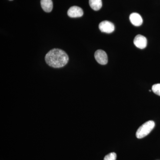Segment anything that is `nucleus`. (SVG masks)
<instances>
[{
	"label": "nucleus",
	"mask_w": 160,
	"mask_h": 160,
	"mask_svg": "<svg viewBox=\"0 0 160 160\" xmlns=\"http://www.w3.org/2000/svg\"><path fill=\"white\" fill-rule=\"evenodd\" d=\"M68 55L62 49H53L46 54L45 60L49 66L59 68L66 66L69 62Z\"/></svg>",
	"instance_id": "1"
},
{
	"label": "nucleus",
	"mask_w": 160,
	"mask_h": 160,
	"mask_svg": "<svg viewBox=\"0 0 160 160\" xmlns=\"http://www.w3.org/2000/svg\"><path fill=\"white\" fill-rule=\"evenodd\" d=\"M155 126V123L153 121H147L140 126L137 131L136 136L138 139L142 138L151 132Z\"/></svg>",
	"instance_id": "2"
},
{
	"label": "nucleus",
	"mask_w": 160,
	"mask_h": 160,
	"mask_svg": "<svg viewBox=\"0 0 160 160\" xmlns=\"http://www.w3.org/2000/svg\"><path fill=\"white\" fill-rule=\"evenodd\" d=\"M94 57L97 62L101 65H106L108 62V57L106 52L102 49H98L95 52Z\"/></svg>",
	"instance_id": "3"
},
{
	"label": "nucleus",
	"mask_w": 160,
	"mask_h": 160,
	"mask_svg": "<svg viewBox=\"0 0 160 160\" xmlns=\"http://www.w3.org/2000/svg\"><path fill=\"white\" fill-rule=\"evenodd\" d=\"M99 28L102 32L110 33L113 32L115 29L114 25L111 22L104 21L100 23Z\"/></svg>",
	"instance_id": "4"
},
{
	"label": "nucleus",
	"mask_w": 160,
	"mask_h": 160,
	"mask_svg": "<svg viewBox=\"0 0 160 160\" xmlns=\"http://www.w3.org/2000/svg\"><path fill=\"white\" fill-rule=\"evenodd\" d=\"M133 43L135 46L140 49H143L147 46V39L142 35H138L135 38Z\"/></svg>",
	"instance_id": "5"
},
{
	"label": "nucleus",
	"mask_w": 160,
	"mask_h": 160,
	"mask_svg": "<svg viewBox=\"0 0 160 160\" xmlns=\"http://www.w3.org/2000/svg\"><path fill=\"white\" fill-rule=\"evenodd\" d=\"M83 11L82 8L77 6L70 7L68 10L67 14L70 18H79L82 16Z\"/></svg>",
	"instance_id": "6"
},
{
	"label": "nucleus",
	"mask_w": 160,
	"mask_h": 160,
	"mask_svg": "<svg viewBox=\"0 0 160 160\" xmlns=\"http://www.w3.org/2000/svg\"><path fill=\"white\" fill-rule=\"evenodd\" d=\"M129 19L132 25L136 26H139L142 24L143 20L142 17L138 13L133 12L129 16Z\"/></svg>",
	"instance_id": "7"
},
{
	"label": "nucleus",
	"mask_w": 160,
	"mask_h": 160,
	"mask_svg": "<svg viewBox=\"0 0 160 160\" xmlns=\"http://www.w3.org/2000/svg\"><path fill=\"white\" fill-rule=\"evenodd\" d=\"M41 5L43 10L46 12H50L53 8L52 0H41Z\"/></svg>",
	"instance_id": "8"
},
{
	"label": "nucleus",
	"mask_w": 160,
	"mask_h": 160,
	"mask_svg": "<svg viewBox=\"0 0 160 160\" xmlns=\"http://www.w3.org/2000/svg\"><path fill=\"white\" fill-rule=\"evenodd\" d=\"M89 4L92 9L95 11L100 10L102 6V0H89Z\"/></svg>",
	"instance_id": "9"
},
{
	"label": "nucleus",
	"mask_w": 160,
	"mask_h": 160,
	"mask_svg": "<svg viewBox=\"0 0 160 160\" xmlns=\"http://www.w3.org/2000/svg\"><path fill=\"white\" fill-rule=\"evenodd\" d=\"M117 154L115 152H111L104 158V160H116Z\"/></svg>",
	"instance_id": "10"
},
{
	"label": "nucleus",
	"mask_w": 160,
	"mask_h": 160,
	"mask_svg": "<svg viewBox=\"0 0 160 160\" xmlns=\"http://www.w3.org/2000/svg\"><path fill=\"white\" fill-rule=\"evenodd\" d=\"M152 89L154 93L160 96V84H156L153 85Z\"/></svg>",
	"instance_id": "11"
},
{
	"label": "nucleus",
	"mask_w": 160,
	"mask_h": 160,
	"mask_svg": "<svg viewBox=\"0 0 160 160\" xmlns=\"http://www.w3.org/2000/svg\"><path fill=\"white\" fill-rule=\"evenodd\" d=\"M10 1H12V0H10Z\"/></svg>",
	"instance_id": "12"
}]
</instances>
